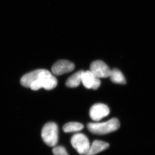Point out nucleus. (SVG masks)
Here are the masks:
<instances>
[{
    "label": "nucleus",
    "mask_w": 155,
    "mask_h": 155,
    "mask_svg": "<svg viewBox=\"0 0 155 155\" xmlns=\"http://www.w3.org/2000/svg\"><path fill=\"white\" fill-rule=\"evenodd\" d=\"M120 127L118 119L113 118L106 122L102 123H89L87 128L90 132L96 134H105L116 131Z\"/></svg>",
    "instance_id": "1"
},
{
    "label": "nucleus",
    "mask_w": 155,
    "mask_h": 155,
    "mask_svg": "<svg viewBox=\"0 0 155 155\" xmlns=\"http://www.w3.org/2000/svg\"><path fill=\"white\" fill-rule=\"evenodd\" d=\"M41 137L43 142L50 147H55L58 141V127L54 122L45 124L41 131Z\"/></svg>",
    "instance_id": "2"
},
{
    "label": "nucleus",
    "mask_w": 155,
    "mask_h": 155,
    "mask_svg": "<svg viewBox=\"0 0 155 155\" xmlns=\"http://www.w3.org/2000/svg\"><path fill=\"white\" fill-rule=\"evenodd\" d=\"M72 146L80 155H86L89 150V140L85 134H77L74 135L71 140Z\"/></svg>",
    "instance_id": "3"
},
{
    "label": "nucleus",
    "mask_w": 155,
    "mask_h": 155,
    "mask_svg": "<svg viewBox=\"0 0 155 155\" xmlns=\"http://www.w3.org/2000/svg\"><path fill=\"white\" fill-rule=\"evenodd\" d=\"M52 74L45 69H38L26 74L21 78L20 82L23 86L29 88L32 83L43 77L50 76Z\"/></svg>",
    "instance_id": "4"
},
{
    "label": "nucleus",
    "mask_w": 155,
    "mask_h": 155,
    "mask_svg": "<svg viewBox=\"0 0 155 155\" xmlns=\"http://www.w3.org/2000/svg\"><path fill=\"white\" fill-rule=\"evenodd\" d=\"M58 81L55 77L52 75L50 76L43 77L38 79L30 85L29 88L32 90H38L43 88L47 90H52L57 86Z\"/></svg>",
    "instance_id": "5"
},
{
    "label": "nucleus",
    "mask_w": 155,
    "mask_h": 155,
    "mask_svg": "<svg viewBox=\"0 0 155 155\" xmlns=\"http://www.w3.org/2000/svg\"><path fill=\"white\" fill-rule=\"evenodd\" d=\"M90 71L95 76L100 79L109 77L111 70L104 61L97 60L91 63Z\"/></svg>",
    "instance_id": "6"
},
{
    "label": "nucleus",
    "mask_w": 155,
    "mask_h": 155,
    "mask_svg": "<svg viewBox=\"0 0 155 155\" xmlns=\"http://www.w3.org/2000/svg\"><path fill=\"white\" fill-rule=\"evenodd\" d=\"M75 69V64L67 60H59L56 61L51 68L54 75L57 76L71 72Z\"/></svg>",
    "instance_id": "7"
},
{
    "label": "nucleus",
    "mask_w": 155,
    "mask_h": 155,
    "mask_svg": "<svg viewBox=\"0 0 155 155\" xmlns=\"http://www.w3.org/2000/svg\"><path fill=\"white\" fill-rule=\"evenodd\" d=\"M110 110L107 105L102 103H97L93 105L90 108V116L93 120L98 121L107 116Z\"/></svg>",
    "instance_id": "8"
},
{
    "label": "nucleus",
    "mask_w": 155,
    "mask_h": 155,
    "mask_svg": "<svg viewBox=\"0 0 155 155\" xmlns=\"http://www.w3.org/2000/svg\"><path fill=\"white\" fill-rule=\"evenodd\" d=\"M81 82L86 88L94 90L97 89L101 84L99 78L95 76L90 70L83 72Z\"/></svg>",
    "instance_id": "9"
},
{
    "label": "nucleus",
    "mask_w": 155,
    "mask_h": 155,
    "mask_svg": "<svg viewBox=\"0 0 155 155\" xmlns=\"http://www.w3.org/2000/svg\"><path fill=\"white\" fill-rule=\"evenodd\" d=\"M109 147V144L106 142L96 140L93 142L88 153L85 155H95L99 153L104 151Z\"/></svg>",
    "instance_id": "10"
},
{
    "label": "nucleus",
    "mask_w": 155,
    "mask_h": 155,
    "mask_svg": "<svg viewBox=\"0 0 155 155\" xmlns=\"http://www.w3.org/2000/svg\"><path fill=\"white\" fill-rule=\"evenodd\" d=\"M83 72V71H79L70 77L66 81V86L70 88H75L78 86L82 81Z\"/></svg>",
    "instance_id": "11"
},
{
    "label": "nucleus",
    "mask_w": 155,
    "mask_h": 155,
    "mask_svg": "<svg viewBox=\"0 0 155 155\" xmlns=\"http://www.w3.org/2000/svg\"><path fill=\"white\" fill-rule=\"evenodd\" d=\"M109 78L111 81L114 83L125 84L126 83L125 77L121 71L117 69L111 70Z\"/></svg>",
    "instance_id": "12"
},
{
    "label": "nucleus",
    "mask_w": 155,
    "mask_h": 155,
    "mask_svg": "<svg viewBox=\"0 0 155 155\" xmlns=\"http://www.w3.org/2000/svg\"><path fill=\"white\" fill-rule=\"evenodd\" d=\"M84 128L83 124L76 122H69L63 126V130L64 133H71L80 131Z\"/></svg>",
    "instance_id": "13"
},
{
    "label": "nucleus",
    "mask_w": 155,
    "mask_h": 155,
    "mask_svg": "<svg viewBox=\"0 0 155 155\" xmlns=\"http://www.w3.org/2000/svg\"><path fill=\"white\" fill-rule=\"evenodd\" d=\"M54 155H69L65 148L63 146L54 147L52 150Z\"/></svg>",
    "instance_id": "14"
}]
</instances>
